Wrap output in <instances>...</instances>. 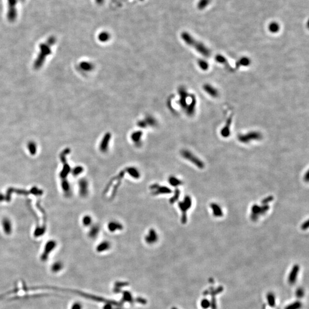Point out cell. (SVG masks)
Masks as SVG:
<instances>
[{"label": "cell", "mask_w": 309, "mask_h": 309, "mask_svg": "<svg viewBox=\"0 0 309 309\" xmlns=\"http://www.w3.org/2000/svg\"><path fill=\"white\" fill-rule=\"evenodd\" d=\"M80 66L82 70L86 71L91 70L93 68V66L92 65V64L88 62H83L82 63H81L80 64Z\"/></svg>", "instance_id": "28"}, {"label": "cell", "mask_w": 309, "mask_h": 309, "mask_svg": "<svg viewBox=\"0 0 309 309\" xmlns=\"http://www.w3.org/2000/svg\"><path fill=\"white\" fill-rule=\"evenodd\" d=\"M1 226L5 234L10 235L12 232V223L8 218H4L1 221Z\"/></svg>", "instance_id": "10"}, {"label": "cell", "mask_w": 309, "mask_h": 309, "mask_svg": "<svg viewBox=\"0 0 309 309\" xmlns=\"http://www.w3.org/2000/svg\"><path fill=\"white\" fill-rule=\"evenodd\" d=\"M100 231V227L98 224L91 225L88 231V236L92 239L96 238L99 234Z\"/></svg>", "instance_id": "18"}, {"label": "cell", "mask_w": 309, "mask_h": 309, "mask_svg": "<svg viewBox=\"0 0 309 309\" xmlns=\"http://www.w3.org/2000/svg\"><path fill=\"white\" fill-rule=\"evenodd\" d=\"M209 300H204L202 301V306L204 308V309H207L208 308L209 306Z\"/></svg>", "instance_id": "37"}, {"label": "cell", "mask_w": 309, "mask_h": 309, "mask_svg": "<svg viewBox=\"0 0 309 309\" xmlns=\"http://www.w3.org/2000/svg\"><path fill=\"white\" fill-rule=\"evenodd\" d=\"M232 116L231 115L229 118H228V119L227 120L226 124L221 130L220 134H221L222 136L224 138H227L230 136V126L232 123Z\"/></svg>", "instance_id": "13"}, {"label": "cell", "mask_w": 309, "mask_h": 309, "mask_svg": "<svg viewBox=\"0 0 309 309\" xmlns=\"http://www.w3.org/2000/svg\"><path fill=\"white\" fill-rule=\"evenodd\" d=\"M125 172L129 175L131 178L135 179H139L140 178V172L139 170L134 167H126L125 170Z\"/></svg>", "instance_id": "15"}, {"label": "cell", "mask_w": 309, "mask_h": 309, "mask_svg": "<svg viewBox=\"0 0 309 309\" xmlns=\"http://www.w3.org/2000/svg\"><path fill=\"white\" fill-rule=\"evenodd\" d=\"M216 60L218 61V62L219 63H221V64H227L226 59L225 58V57L224 56H223L222 55H218L216 57Z\"/></svg>", "instance_id": "34"}, {"label": "cell", "mask_w": 309, "mask_h": 309, "mask_svg": "<svg viewBox=\"0 0 309 309\" xmlns=\"http://www.w3.org/2000/svg\"><path fill=\"white\" fill-rule=\"evenodd\" d=\"M181 155L185 159L191 161L192 163L195 164L198 168L200 169H203L205 168V164L203 163V162L200 160L198 157L194 155L191 152L186 149H184L181 151Z\"/></svg>", "instance_id": "3"}, {"label": "cell", "mask_w": 309, "mask_h": 309, "mask_svg": "<svg viewBox=\"0 0 309 309\" xmlns=\"http://www.w3.org/2000/svg\"><path fill=\"white\" fill-rule=\"evenodd\" d=\"M111 139V135L110 133H107L104 136L99 146V149L101 153H106L108 151Z\"/></svg>", "instance_id": "9"}, {"label": "cell", "mask_w": 309, "mask_h": 309, "mask_svg": "<svg viewBox=\"0 0 309 309\" xmlns=\"http://www.w3.org/2000/svg\"><path fill=\"white\" fill-rule=\"evenodd\" d=\"M98 38H99V40H100V41L105 42V41H108L109 39L110 35H109L108 33H107L106 32H101V33H100V35L99 36Z\"/></svg>", "instance_id": "29"}, {"label": "cell", "mask_w": 309, "mask_h": 309, "mask_svg": "<svg viewBox=\"0 0 309 309\" xmlns=\"http://www.w3.org/2000/svg\"><path fill=\"white\" fill-rule=\"evenodd\" d=\"M107 228L111 232H115L116 231L122 230L123 229V225L118 221L112 220L108 223Z\"/></svg>", "instance_id": "11"}, {"label": "cell", "mask_w": 309, "mask_h": 309, "mask_svg": "<svg viewBox=\"0 0 309 309\" xmlns=\"http://www.w3.org/2000/svg\"><path fill=\"white\" fill-rule=\"evenodd\" d=\"M267 300L269 302V303L270 306L271 307H274L275 306V298L273 294H269L267 295Z\"/></svg>", "instance_id": "33"}, {"label": "cell", "mask_w": 309, "mask_h": 309, "mask_svg": "<svg viewBox=\"0 0 309 309\" xmlns=\"http://www.w3.org/2000/svg\"><path fill=\"white\" fill-rule=\"evenodd\" d=\"M203 89L208 95L213 97H217L219 95L218 89L213 87L209 84H206L203 85Z\"/></svg>", "instance_id": "14"}, {"label": "cell", "mask_w": 309, "mask_h": 309, "mask_svg": "<svg viewBox=\"0 0 309 309\" xmlns=\"http://www.w3.org/2000/svg\"><path fill=\"white\" fill-rule=\"evenodd\" d=\"M73 176L74 177H77L78 175L81 174L84 171V168L82 166H78L74 167L72 170L70 171Z\"/></svg>", "instance_id": "23"}, {"label": "cell", "mask_w": 309, "mask_h": 309, "mask_svg": "<svg viewBox=\"0 0 309 309\" xmlns=\"http://www.w3.org/2000/svg\"><path fill=\"white\" fill-rule=\"evenodd\" d=\"M269 209L270 206L268 205H263L262 206H259L258 205H253L251 207V220L253 221H256L259 216L265 215Z\"/></svg>", "instance_id": "4"}, {"label": "cell", "mask_w": 309, "mask_h": 309, "mask_svg": "<svg viewBox=\"0 0 309 309\" xmlns=\"http://www.w3.org/2000/svg\"><path fill=\"white\" fill-rule=\"evenodd\" d=\"M262 138V136L261 134L257 131H252L246 134L239 135L238 136V140L242 143H248L254 140H259Z\"/></svg>", "instance_id": "5"}, {"label": "cell", "mask_w": 309, "mask_h": 309, "mask_svg": "<svg viewBox=\"0 0 309 309\" xmlns=\"http://www.w3.org/2000/svg\"><path fill=\"white\" fill-rule=\"evenodd\" d=\"M28 149L32 155H34L37 152V145L34 142L31 141L28 144Z\"/></svg>", "instance_id": "26"}, {"label": "cell", "mask_w": 309, "mask_h": 309, "mask_svg": "<svg viewBox=\"0 0 309 309\" xmlns=\"http://www.w3.org/2000/svg\"><path fill=\"white\" fill-rule=\"evenodd\" d=\"M82 223L83 226L85 227H90L92 223V218L90 215H86L83 217L82 219Z\"/></svg>", "instance_id": "24"}, {"label": "cell", "mask_w": 309, "mask_h": 309, "mask_svg": "<svg viewBox=\"0 0 309 309\" xmlns=\"http://www.w3.org/2000/svg\"><path fill=\"white\" fill-rule=\"evenodd\" d=\"M168 182L171 186L174 187H177L183 184V182L181 180L179 179L175 176H170L168 178Z\"/></svg>", "instance_id": "20"}, {"label": "cell", "mask_w": 309, "mask_h": 309, "mask_svg": "<svg viewBox=\"0 0 309 309\" xmlns=\"http://www.w3.org/2000/svg\"><path fill=\"white\" fill-rule=\"evenodd\" d=\"M55 246H56V243L54 241L49 242L47 244V245L45 246V248L44 253H43L42 257H41V259L43 261H44L47 260L49 254L52 250L53 248H55Z\"/></svg>", "instance_id": "16"}, {"label": "cell", "mask_w": 309, "mask_h": 309, "mask_svg": "<svg viewBox=\"0 0 309 309\" xmlns=\"http://www.w3.org/2000/svg\"><path fill=\"white\" fill-rule=\"evenodd\" d=\"M300 307V303L298 302H295L292 305L288 306L286 309H298Z\"/></svg>", "instance_id": "35"}, {"label": "cell", "mask_w": 309, "mask_h": 309, "mask_svg": "<svg viewBox=\"0 0 309 309\" xmlns=\"http://www.w3.org/2000/svg\"><path fill=\"white\" fill-rule=\"evenodd\" d=\"M198 63L199 66L200 67L202 70H208V68H209V64H208V63L206 61H205V60H200L198 61Z\"/></svg>", "instance_id": "32"}, {"label": "cell", "mask_w": 309, "mask_h": 309, "mask_svg": "<svg viewBox=\"0 0 309 309\" xmlns=\"http://www.w3.org/2000/svg\"><path fill=\"white\" fill-rule=\"evenodd\" d=\"M191 198L188 195H186L184 198L183 201L179 202L178 203V206L179 209L182 212V218L181 221L183 224H186L187 220V212L192 206Z\"/></svg>", "instance_id": "2"}, {"label": "cell", "mask_w": 309, "mask_h": 309, "mask_svg": "<svg viewBox=\"0 0 309 309\" xmlns=\"http://www.w3.org/2000/svg\"><path fill=\"white\" fill-rule=\"evenodd\" d=\"M250 63V60L247 57H243L240 59L239 61L237 62V65L238 66H247Z\"/></svg>", "instance_id": "30"}, {"label": "cell", "mask_w": 309, "mask_h": 309, "mask_svg": "<svg viewBox=\"0 0 309 309\" xmlns=\"http://www.w3.org/2000/svg\"><path fill=\"white\" fill-rule=\"evenodd\" d=\"M159 239V235L157 231L151 228L148 230L147 234L145 236V241L148 244L155 243Z\"/></svg>", "instance_id": "8"}, {"label": "cell", "mask_w": 309, "mask_h": 309, "mask_svg": "<svg viewBox=\"0 0 309 309\" xmlns=\"http://www.w3.org/2000/svg\"><path fill=\"white\" fill-rule=\"evenodd\" d=\"M182 37L183 41L186 44L195 49L198 52L203 56L207 57L210 56L211 52L209 49L207 48L205 45H203L202 43L196 41L187 33L186 32L183 33L182 34Z\"/></svg>", "instance_id": "1"}, {"label": "cell", "mask_w": 309, "mask_h": 309, "mask_svg": "<svg viewBox=\"0 0 309 309\" xmlns=\"http://www.w3.org/2000/svg\"><path fill=\"white\" fill-rule=\"evenodd\" d=\"M301 228L303 230H307L308 228H309V221L308 220H306V222H304L302 226H301Z\"/></svg>", "instance_id": "39"}, {"label": "cell", "mask_w": 309, "mask_h": 309, "mask_svg": "<svg viewBox=\"0 0 309 309\" xmlns=\"http://www.w3.org/2000/svg\"><path fill=\"white\" fill-rule=\"evenodd\" d=\"M309 171H307L306 174L305 175V176H304V180H305L306 182H309Z\"/></svg>", "instance_id": "40"}, {"label": "cell", "mask_w": 309, "mask_h": 309, "mask_svg": "<svg viewBox=\"0 0 309 309\" xmlns=\"http://www.w3.org/2000/svg\"><path fill=\"white\" fill-rule=\"evenodd\" d=\"M299 269H299V266H298L296 265L294 266V267L292 268V271H291L290 275H289V278H288L289 283H291V284H293V283H295V281H296L298 273L299 271Z\"/></svg>", "instance_id": "19"}, {"label": "cell", "mask_w": 309, "mask_h": 309, "mask_svg": "<svg viewBox=\"0 0 309 309\" xmlns=\"http://www.w3.org/2000/svg\"><path fill=\"white\" fill-rule=\"evenodd\" d=\"M210 207H211V209L213 210V215L215 217L220 218V217H222L223 216V213L222 208L220 207V206L219 205L217 204V203H212L210 205Z\"/></svg>", "instance_id": "17"}, {"label": "cell", "mask_w": 309, "mask_h": 309, "mask_svg": "<svg viewBox=\"0 0 309 309\" xmlns=\"http://www.w3.org/2000/svg\"><path fill=\"white\" fill-rule=\"evenodd\" d=\"M104 0H96V2L98 4H102L103 3Z\"/></svg>", "instance_id": "42"}, {"label": "cell", "mask_w": 309, "mask_h": 309, "mask_svg": "<svg viewBox=\"0 0 309 309\" xmlns=\"http://www.w3.org/2000/svg\"><path fill=\"white\" fill-rule=\"evenodd\" d=\"M110 245L111 244L108 241H106V240L103 241L98 246L97 250L100 251L105 250L106 249H108L110 247Z\"/></svg>", "instance_id": "27"}, {"label": "cell", "mask_w": 309, "mask_h": 309, "mask_svg": "<svg viewBox=\"0 0 309 309\" xmlns=\"http://www.w3.org/2000/svg\"><path fill=\"white\" fill-rule=\"evenodd\" d=\"M179 95H180V97L179 103H180V104L181 105V106L183 107V108L186 109L187 108V103H186V100H187L188 96V93L183 88L179 89Z\"/></svg>", "instance_id": "12"}, {"label": "cell", "mask_w": 309, "mask_h": 309, "mask_svg": "<svg viewBox=\"0 0 309 309\" xmlns=\"http://www.w3.org/2000/svg\"><path fill=\"white\" fill-rule=\"evenodd\" d=\"M62 267V264L61 263V262H57L56 263H55L52 266V270L53 272L56 273V272L58 271L59 270H61Z\"/></svg>", "instance_id": "31"}, {"label": "cell", "mask_w": 309, "mask_h": 309, "mask_svg": "<svg viewBox=\"0 0 309 309\" xmlns=\"http://www.w3.org/2000/svg\"><path fill=\"white\" fill-rule=\"evenodd\" d=\"M149 190L151 191V194L153 196L164 194H170L172 192V191L170 188L164 186H161L156 183L151 185L149 186Z\"/></svg>", "instance_id": "6"}, {"label": "cell", "mask_w": 309, "mask_h": 309, "mask_svg": "<svg viewBox=\"0 0 309 309\" xmlns=\"http://www.w3.org/2000/svg\"><path fill=\"white\" fill-rule=\"evenodd\" d=\"M270 31L273 32H277L278 31V26L277 25H275V24H273L271 25L270 27Z\"/></svg>", "instance_id": "38"}, {"label": "cell", "mask_w": 309, "mask_h": 309, "mask_svg": "<svg viewBox=\"0 0 309 309\" xmlns=\"http://www.w3.org/2000/svg\"><path fill=\"white\" fill-rule=\"evenodd\" d=\"M141 136H142V132L139 131L136 132L132 134V135L131 136V139L135 143L139 144L141 141Z\"/></svg>", "instance_id": "22"}, {"label": "cell", "mask_w": 309, "mask_h": 309, "mask_svg": "<svg viewBox=\"0 0 309 309\" xmlns=\"http://www.w3.org/2000/svg\"><path fill=\"white\" fill-rule=\"evenodd\" d=\"M62 188L66 195H70L71 193V187L69 182L67 180H63L62 182Z\"/></svg>", "instance_id": "21"}, {"label": "cell", "mask_w": 309, "mask_h": 309, "mask_svg": "<svg viewBox=\"0 0 309 309\" xmlns=\"http://www.w3.org/2000/svg\"><path fill=\"white\" fill-rule=\"evenodd\" d=\"M274 199V197L273 196H269L265 198L262 201V205H268L269 203L271 202Z\"/></svg>", "instance_id": "36"}, {"label": "cell", "mask_w": 309, "mask_h": 309, "mask_svg": "<svg viewBox=\"0 0 309 309\" xmlns=\"http://www.w3.org/2000/svg\"><path fill=\"white\" fill-rule=\"evenodd\" d=\"M180 194V191L179 190V188H176L175 190L174 194L172 196L170 199V202L171 204H174L178 200Z\"/></svg>", "instance_id": "25"}, {"label": "cell", "mask_w": 309, "mask_h": 309, "mask_svg": "<svg viewBox=\"0 0 309 309\" xmlns=\"http://www.w3.org/2000/svg\"><path fill=\"white\" fill-rule=\"evenodd\" d=\"M78 192L80 195L85 198L89 194V183L87 179L82 178L78 180Z\"/></svg>", "instance_id": "7"}, {"label": "cell", "mask_w": 309, "mask_h": 309, "mask_svg": "<svg viewBox=\"0 0 309 309\" xmlns=\"http://www.w3.org/2000/svg\"><path fill=\"white\" fill-rule=\"evenodd\" d=\"M303 291L301 290H299L297 292V296H298V297H301V296H303Z\"/></svg>", "instance_id": "41"}]
</instances>
